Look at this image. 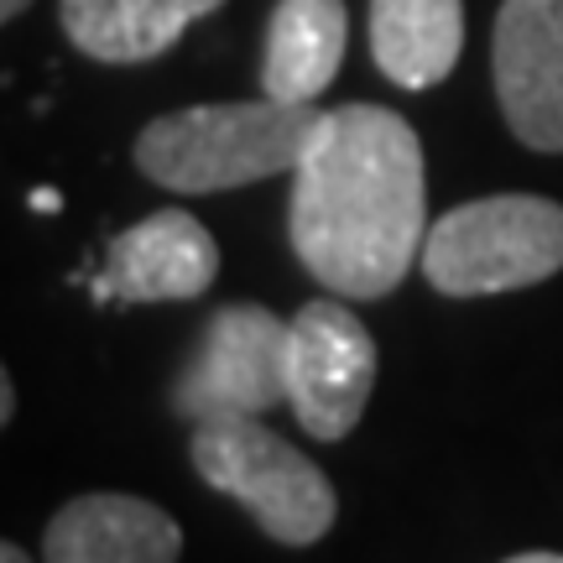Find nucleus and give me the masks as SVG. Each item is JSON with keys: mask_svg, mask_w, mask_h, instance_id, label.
<instances>
[{"mask_svg": "<svg viewBox=\"0 0 563 563\" xmlns=\"http://www.w3.org/2000/svg\"><path fill=\"white\" fill-rule=\"evenodd\" d=\"M298 262L350 302L397 292L428 241V178L418 131L386 104L323 110L287 203Z\"/></svg>", "mask_w": 563, "mask_h": 563, "instance_id": "nucleus-1", "label": "nucleus"}, {"mask_svg": "<svg viewBox=\"0 0 563 563\" xmlns=\"http://www.w3.org/2000/svg\"><path fill=\"white\" fill-rule=\"evenodd\" d=\"M323 110L287 100L188 104L136 136V167L173 194H224L277 173H298Z\"/></svg>", "mask_w": 563, "mask_h": 563, "instance_id": "nucleus-2", "label": "nucleus"}, {"mask_svg": "<svg viewBox=\"0 0 563 563\" xmlns=\"http://www.w3.org/2000/svg\"><path fill=\"white\" fill-rule=\"evenodd\" d=\"M563 272V203L490 194L428 224L422 277L443 298H496Z\"/></svg>", "mask_w": 563, "mask_h": 563, "instance_id": "nucleus-3", "label": "nucleus"}, {"mask_svg": "<svg viewBox=\"0 0 563 563\" xmlns=\"http://www.w3.org/2000/svg\"><path fill=\"white\" fill-rule=\"evenodd\" d=\"M188 460L203 485L241 501L256 527L282 548H313L329 538L340 517V496L319 464L287 439H277L262 418H203L194 422Z\"/></svg>", "mask_w": 563, "mask_h": 563, "instance_id": "nucleus-4", "label": "nucleus"}, {"mask_svg": "<svg viewBox=\"0 0 563 563\" xmlns=\"http://www.w3.org/2000/svg\"><path fill=\"white\" fill-rule=\"evenodd\" d=\"M277 402H287V319L262 302H224L173 382V412L188 422L262 418Z\"/></svg>", "mask_w": 563, "mask_h": 563, "instance_id": "nucleus-5", "label": "nucleus"}, {"mask_svg": "<svg viewBox=\"0 0 563 563\" xmlns=\"http://www.w3.org/2000/svg\"><path fill=\"white\" fill-rule=\"evenodd\" d=\"M376 386V340L344 302L313 298L287 319V407L319 443L350 439Z\"/></svg>", "mask_w": 563, "mask_h": 563, "instance_id": "nucleus-6", "label": "nucleus"}, {"mask_svg": "<svg viewBox=\"0 0 563 563\" xmlns=\"http://www.w3.org/2000/svg\"><path fill=\"white\" fill-rule=\"evenodd\" d=\"M490 74L511 136L563 152V0H501Z\"/></svg>", "mask_w": 563, "mask_h": 563, "instance_id": "nucleus-7", "label": "nucleus"}, {"mask_svg": "<svg viewBox=\"0 0 563 563\" xmlns=\"http://www.w3.org/2000/svg\"><path fill=\"white\" fill-rule=\"evenodd\" d=\"M220 277V245L188 209H157L104 251L115 302H188Z\"/></svg>", "mask_w": 563, "mask_h": 563, "instance_id": "nucleus-8", "label": "nucleus"}, {"mask_svg": "<svg viewBox=\"0 0 563 563\" xmlns=\"http://www.w3.org/2000/svg\"><path fill=\"white\" fill-rule=\"evenodd\" d=\"M183 527L157 501L89 490L53 511L42 532V563H178Z\"/></svg>", "mask_w": 563, "mask_h": 563, "instance_id": "nucleus-9", "label": "nucleus"}, {"mask_svg": "<svg viewBox=\"0 0 563 563\" xmlns=\"http://www.w3.org/2000/svg\"><path fill=\"white\" fill-rule=\"evenodd\" d=\"M344 37H350L344 0H277L266 21L262 95L313 104L340 74Z\"/></svg>", "mask_w": 563, "mask_h": 563, "instance_id": "nucleus-10", "label": "nucleus"}, {"mask_svg": "<svg viewBox=\"0 0 563 563\" xmlns=\"http://www.w3.org/2000/svg\"><path fill=\"white\" fill-rule=\"evenodd\" d=\"M224 0H58L63 37L95 63H152Z\"/></svg>", "mask_w": 563, "mask_h": 563, "instance_id": "nucleus-11", "label": "nucleus"}, {"mask_svg": "<svg viewBox=\"0 0 563 563\" xmlns=\"http://www.w3.org/2000/svg\"><path fill=\"white\" fill-rule=\"evenodd\" d=\"M371 53L397 89H433L464 53V0H371Z\"/></svg>", "mask_w": 563, "mask_h": 563, "instance_id": "nucleus-12", "label": "nucleus"}, {"mask_svg": "<svg viewBox=\"0 0 563 563\" xmlns=\"http://www.w3.org/2000/svg\"><path fill=\"white\" fill-rule=\"evenodd\" d=\"M16 418V382H11V371H0V422L11 428Z\"/></svg>", "mask_w": 563, "mask_h": 563, "instance_id": "nucleus-13", "label": "nucleus"}, {"mask_svg": "<svg viewBox=\"0 0 563 563\" xmlns=\"http://www.w3.org/2000/svg\"><path fill=\"white\" fill-rule=\"evenodd\" d=\"M32 209H37V214H53V209H63V199L53 188H37V194H32Z\"/></svg>", "mask_w": 563, "mask_h": 563, "instance_id": "nucleus-14", "label": "nucleus"}, {"mask_svg": "<svg viewBox=\"0 0 563 563\" xmlns=\"http://www.w3.org/2000/svg\"><path fill=\"white\" fill-rule=\"evenodd\" d=\"M506 563H563V553H511Z\"/></svg>", "mask_w": 563, "mask_h": 563, "instance_id": "nucleus-15", "label": "nucleus"}, {"mask_svg": "<svg viewBox=\"0 0 563 563\" xmlns=\"http://www.w3.org/2000/svg\"><path fill=\"white\" fill-rule=\"evenodd\" d=\"M0 563H32V559L21 553V543H11V538H5V543H0Z\"/></svg>", "mask_w": 563, "mask_h": 563, "instance_id": "nucleus-16", "label": "nucleus"}, {"mask_svg": "<svg viewBox=\"0 0 563 563\" xmlns=\"http://www.w3.org/2000/svg\"><path fill=\"white\" fill-rule=\"evenodd\" d=\"M26 5H32V0H0V21H16Z\"/></svg>", "mask_w": 563, "mask_h": 563, "instance_id": "nucleus-17", "label": "nucleus"}]
</instances>
